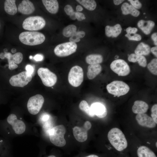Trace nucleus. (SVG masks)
I'll return each instance as SVG.
<instances>
[{"label": "nucleus", "mask_w": 157, "mask_h": 157, "mask_svg": "<svg viewBox=\"0 0 157 157\" xmlns=\"http://www.w3.org/2000/svg\"><path fill=\"white\" fill-rule=\"evenodd\" d=\"M108 138L111 144L118 151H121L127 147V142L124 134L117 128L110 130L108 134Z\"/></svg>", "instance_id": "f257e3e1"}, {"label": "nucleus", "mask_w": 157, "mask_h": 157, "mask_svg": "<svg viewBox=\"0 0 157 157\" xmlns=\"http://www.w3.org/2000/svg\"><path fill=\"white\" fill-rule=\"evenodd\" d=\"M20 41L26 45L34 46L41 44L44 41L45 37L42 33L37 31H25L19 36Z\"/></svg>", "instance_id": "f03ea898"}, {"label": "nucleus", "mask_w": 157, "mask_h": 157, "mask_svg": "<svg viewBox=\"0 0 157 157\" xmlns=\"http://www.w3.org/2000/svg\"><path fill=\"white\" fill-rule=\"evenodd\" d=\"M65 132V128L63 125H59L52 128L49 133L51 142L58 147L64 146L66 143L64 138Z\"/></svg>", "instance_id": "7ed1b4c3"}, {"label": "nucleus", "mask_w": 157, "mask_h": 157, "mask_svg": "<svg viewBox=\"0 0 157 157\" xmlns=\"http://www.w3.org/2000/svg\"><path fill=\"white\" fill-rule=\"evenodd\" d=\"M46 24L45 19L41 16H31L24 20L22 23V27L26 30L36 31L44 28Z\"/></svg>", "instance_id": "20e7f679"}, {"label": "nucleus", "mask_w": 157, "mask_h": 157, "mask_svg": "<svg viewBox=\"0 0 157 157\" xmlns=\"http://www.w3.org/2000/svg\"><path fill=\"white\" fill-rule=\"evenodd\" d=\"M106 89L110 94L114 97H119L127 94L130 90L129 85L124 82L120 81H114L106 86Z\"/></svg>", "instance_id": "39448f33"}, {"label": "nucleus", "mask_w": 157, "mask_h": 157, "mask_svg": "<svg viewBox=\"0 0 157 157\" xmlns=\"http://www.w3.org/2000/svg\"><path fill=\"white\" fill-rule=\"evenodd\" d=\"M77 48V45L76 43L69 41L57 45L54 49V52L58 56L66 57L75 53Z\"/></svg>", "instance_id": "423d86ee"}, {"label": "nucleus", "mask_w": 157, "mask_h": 157, "mask_svg": "<svg viewBox=\"0 0 157 157\" xmlns=\"http://www.w3.org/2000/svg\"><path fill=\"white\" fill-rule=\"evenodd\" d=\"M83 69L78 65L73 67L70 69L68 75V81L72 86L76 87L79 86L83 80Z\"/></svg>", "instance_id": "0eeeda50"}, {"label": "nucleus", "mask_w": 157, "mask_h": 157, "mask_svg": "<svg viewBox=\"0 0 157 157\" xmlns=\"http://www.w3.org/2000/svg\"><path fill=\"white\" fill-rule=\"evenodd\" d=\"M37 73L43 84L46 86L52 87L57 81V78L56 74L47 68H39L38 70Z\"/></svg>", "instance_id": "6e6552de"}, {"label": "nucleus", "mask_w": 157, "mask_h": 157, "mask_svg": "<svg viewBox=\"0 0 157 157\" xmlns=\"http://www.w3.org/2000/svg\"><path fill=\"white\" fill-rule=\"evenodd\" d=\"M32 78L31 74L23 71L12 76L9 80V82L12 86L23 87L31 81Z\"/></svg>", "instance_id": "1a4fd4ad"}, {"label": "nucleus", "mask_w": 157, "mask_h": 157, "mask_svg": "<svg viewBox=\"0 0 157 157\" xmlns=\"http://www.w3.org/2000/svg\"><path fill=\"white\" fill-rule=\"evenodd\" d=\"M44 101L43 96L40 94H37L30 97L27 104L29 113L33 115L37 114L41 109Z\"/></svg>", "instance_id": "9d476101"}, {"label": "nucleus", "mask_w": 157, "mask_h": 157, "mask_svg": "<svg viewBox=\"0 0 157 157\" xmlns=\"http://www.w3.org/2000/svg\"><path fill=\"white\" fill-rule=\"evenodd\" d=\"M110 68L114 72L119 76H126L131 71L128 63L122 59H117L113 61L110 65Z\"/></svg>", "instance_id": "9b49d317"}, {"label": "nucleus", "mask_w": 157, "mask_h": 157, "mask_svg": "<svg viewBox=\"0 0 157 157\" xmlns=\"http://www.w3.org/2000/svg\"><path fill=\"white\" fill-rule=\"evenodd\" d=\"M7 121L11 125L15 133L18 135L24 133L26 130V125L22 120L17 119V116L14 114L10 115L7 117Z\"/></svg>", "instance_id": "f8f14e48"}, {"label": "nucleus", "mask_w": 157, "mask_h": 157, "mask_svg": "<svg viewBox=\"0 0 157 157\" xmlns=\"http://www.w3.org/2000/svg\"><path fill=\"white\" fill-rule=\"evenodd\" d=\"M3 54V58H6L8 63V68L13 70L17 68L18 66L17 64H20L23 59L22 54L20 52L15 53L13 55L9 52H4Z\"/></svg>", "instance_id": "ddd939ff"}, {"label": "nucleus", "mask_w": 157, "mask_h": 157, "mask_svg": "<svg viewBox=\"0 0 157 157\" xmlns=\"http://www.w3.org/2000/svg\"><path fill=\"white\" fill-rule=\"evenodd\" d=\"M135 118L138 123L142 126L153 128L156 124L151 117L145 113L137 114Z\"/></svg>", "instance_id": "4468645a"}, {"label": "nucleus", "mask_w": 157, "mask_h": 157, "mask_svg": "<svg viewBox=\"0 0 157 157\" xmlns=\"http://www.w3.org/2000/svg\"><path fill=\"white\" fill-rule=\"evenodd\" d=\"M18 11L24 15H30L35 10L33 3L28 0H23L20 3L17 8Z\"/></svg>", "instance_id": "2eb2a0df"}, {"label": "nucleus", "mask_w": 157, "mask_h": 157, "mask_svg": "<svg viewBox=\"0 0 157 157\" xmlns=\"http://www.w3.org/2000/svg\"><path fill=\"white\" fill-rule=\"evenodd\" d=\"M90 108L92 113L99 118H103L107 115V111L106 108L101 103H94L91 105Z\"/></svg>", "instance_id": "dca6fc26"}, {"label": "nucleus", "mask_w": 157, "mask_h": 157, "mask_svg": "<svg viewBox=\"0 0 157 157\" xmlns=\"http://www.w3.org/2000/svg\"><path fill=\"white\" fill-rule=\"evenodd\" d=\"M155 25L154 22L150 20L145 21L141 19L139 20L137 23L138 27L147 35L151 33Z\"/></svg>", "instance_id": "f3484780"}, {"label": "nucleus", "mask_w": 157, "mask_h": 157, "mask_svg": "<svg viewBox=\"0 0 157 157\" xmlns=\"http://www.w3.org/2000/svg\"><path fill=\"white\" fill-rule=\"evenodd\" d=\"M148 105L145 101L137 100L134 103L132 110L135 114H140L146 113L149 109Z\"/></svg>", "instance_id": "a211bd4d"}, {"label": "nucleus", "mask_w": 157, "mask_h": 157, "mask_svg": "<svg viewBox=\"0 0 157 157\" xmlns=\"http://www.w3.org/2000/svg\"><path fill=\"white\" fill-rule=\"evenodd\" d=\"M122 28L119 24H117L113 26H106L105 28V34L108 37H117L121 33Z\"/></svg>", "instance_id": "6ab92c4d"}, {"label": "nucleus", "mask_w": 157, "mask_h": 157, "mask_svg": "<svg viewBox=\"0 0 157 157\" xmlns=\"http://www.w3.org/2000/svg\"><path fill=\"white\" fill-rule=\"evenodd\" d=\"M73 133L75 139L79 142H84L87 139V131L83 128L75 126L73 128Z\"/></svg>", "instance_id": "aec40b11"}, {"label": "nucleus", "mask_w": 157, "mask_h": 157, "mask_svg": "<svg viewBox=\"0 0 157 157\" xmlns=\"http://www.w3.org/2000/svg\"><path fill=\"white\" fill-rule=\"evenodd\" d=\"M42 3L46 10L52 14L56 13L58 10L59 6L56 0H42Z\"/></svg>", "instance_id": "412c9836"}, {"label": "nucleus", "mask_w": 157, "mask_h": 157, "mask_svg": "<svg viewBox=\"0 0 157 157\" xmlns=\"http://www.w3.org/2000/svg\"><path fill=\"white\" fill-rule=\"evenodd\" d=\"M102 69V67L99 64L90 65L87 73L88 78L90 80L93 79L101 72Z\"/></svg>", "instance_id": "4be33fe9"}, {"label": "nucleus", "mask_w": 157, "mask_h": 157, "mask_svg": "<svg viewBox=\"0 0 157 157\" xmlns=\"http://www.w3.org/2000/svg\"><path fill=\"white\" fill-rule=\"evenodd\" d=\"M121 9L122 14L124 15L131 14L134 17H137L140 14L139 10L127 2L124 3L122 4Z\"/></svg>", "instance_id": "5701e85b"}, {"label": "nucleus", "mask_w": 157, "mask_h": 157, "mask_svg": "<svg viewBox=\"0 0 157 157\" xmlns=\"http://www.w3.org/2000/svg\"><path fill=\"white\" fill-rule=\"evenodd\" d=\"M15 0H6L4 3V9L5 12L9 15H14L17 12V9Z\"/></svg>", "instance_id": "b1692460"}, {"label": "nucleus", "mask_w": 157, "mask_h": 157, "mask_svg": "<svg viewBox=\"0 0 157 157\" xmlns=\"http://www.w3.org/2000/svg\"><path fill=\"white\" fill-rule=\"evenodd\" d=\"M128 59L129 61L133 63L138 62L139 65L144 67L147 65L146 59L143 56L131 53L129 56Z\"/></svg>", "instance_id": "393cba45"}, {"label": "nucleus", "mask_w": 157, "mask_h": 157, "mask_svg": "<svg viewBox=\"0 0 157 157\" xmlns=\"http://www.w3.org/2000/svg\"><path fill=\"white\" fill-rule=\"evenodd\" d=\"M151 48L148 45L144 42L139 44L135 50V54L139 55H147L150 52Z\"/></svg>", "instance_id": "a878e982"}, {"label": "nucleus", "mask_w": 157, "mask_h": 157, "mask_svg": "<svg viewBox=\"0 0 157 157\" xmlns=\"http://www.w3.org/2000/svg\"><path fill=\"white\" fill-rule=\"evenodd\" d=\"M138 157H157L155 154L149 148L144 146L140 147L137 150Z\"/></svg>", "instance_id": "bb28decb"}, {"label": "nucleus", "mask_w": 157, "mask_h": 157, "mask_svg": "<svg viewBox=\"0 0 157 157\" xmlns=\"http://www.w3.org/2000/svg\"><path fill=\"white\" fill-rule=\"evenodd\" d=\"M86 62L90 65L99 64L103 61L102 56L99 54H91L85 58Z\"/></svg>", "instance_id": "cd10ccee"}, {"label": "nucleus", "mask_w": 157, "mask_h": 157, "mask_svg": "<svg viewBox=\"0 0 157 157\" xmlns=\"http://www.w3.org/2000/svg\"><path fill=\"white\" fill-rule=\"evenodd\" d=\"M76 1L89 10H94L97 7V3L94 0H77Z\"/></svg>", "instance_id": "c85d7f7f"}, {"label": "nucleus", "mask_w": 157, "mask_h": 157, "mask_svg": "<svg viewBox=\"0 0 157 157\" xmlns=\"http://www.w3.org/2000/svg\"><path fill=\"white\" fill-rule=\"evenodd\" d=\"M77 27L74 24H70L65 27L63 31V34L66 37H70L76 31Z\"/></svg>", "instance_id": "c756f323"}, {"label": "nucleus", "mask_w": 157, "mask_h": 157, "mask_svg": "<svg viewBox=\"0 0 157 157\" xmlns=\"http://www.w3.org/2000/svg\"><path fill=\"white\" fill-rule=\"evenodd\" d=\"M79 107L81 110L85 112L89 116L93 117L94 115L92 112L90 108L85 100L82 101L79 104Z\"/></svg>", "instance_id": "7c9ffc66"}, {"label": "nucleus", "mask_w": 157, "mask_h": 157, "mask_svg": "<svg viewBox=\"0 0 157 157\" xmlns=\"http://www.w3.org/2000/svg\"><path fill=\"white\" fill-rule=\"evenodd\" d=\"M147 67L149 71L153 74L157 75V59H152L147 65Z\"/></svg>", "instance_id": "2f4dec72"}, {"label": "nucleus", "mask_w": 157, "mask_h": 157, "mask_svg": "<svg viewBox=\"0 0 157 157\" xmlns=\"http://www.w3.org/2000/svg\"><path fill=\"white\" fill-rule=\"evenodd\" d=\"M151 118L155 123H157V104H155L153 105L151 108Z\"/></svg>", "instance_id": "473e14b6"}, {"label": "nucleus", "mask_w": 157, "mask_h": 157, "mask_svg": "<svg viewBox=\"0 0 157 157\" xmlns=\"http://www.w3.org/2000/svg\"><path fill=\"white\" fill-rule=\"evenodd\" d=\"M125 36L127 37L129 40H131L139 41L141 40L142 39L141 35L136 33L133 34V35L126 34L125 35Z\"/></svg>", "instance_id": "72a5a7b5"}, {"label": "nucleus", "mask_w": 157, "mask_h": 157, "mask_svg": "<svg viewBox=\"0 0 157 157\" xmlns=\"http://www.w3.org/2000/svg\"><path fill=\"white\" fill-rule=\"evenodd\" d=\"M128 1L134 8L136 9L140 8L142 7V4L138 0H128Z\"/></svg>", "instance_id": "f704fd0d"}, {"label": "nucleus", "mask_w": 157, "mask_h": 157, "mask_svg": "<svg viewBox=\"0 0 157 157\" xmlns=\"http://www.w3.org/2000/svg\"><path fill=\"white\" fill-rule=\"evenodd\" d=\"M64 10L66 14L69 16L70 15L74 12L72 7L69 5H66L64 7Z\"/></svg>", "instance_id": "c9c22d12"}, {"label": "nucleus", "mask_w": 157, "mask_h": 157, "mask_svg": "<svg viewBox=\"0 0 157 157\" xmlns=\"http://www.w3.org/2000/svg\"><path fill=\"white\" fill-rule=\"evenodd\" d=\"M76 19L79 21H81L85 19V15L83 13L80 12H75Z\"/></svg>", "instance_id": "e433bc0d"}, {"label": "nucleus", "mask_w": 157, "mask_h": 157, "mask_svg": "<svg viewBox=\"0 0 157 157\" xmlns=\"http://www.w3.org/2000/svg\"><path fill=\"white\" fill-rule=\"evenodd\" d=\"M126 31L127 34H135L138 31V29L135 27H129L126 29Z\"/></svg>", "instance_id": "4c0bfd02"}, {"label": "nucleus", "mask_w": 157, "mask_h": 157, "mask_svg": "<svg viewBox=\"0 0 157 157\" xmlns=\"http://www.w3.org/2000/svg\"><path fill=\"white\" fill-rule=\"evenodd\" d=\"M69 42L76 43L79 42L80 41V39L79 38L75 33L69 37Z\"/></svg>", "instance_id": "58836bf2"}, {"label": "nucleus", "mask_w": 157, "mask_h": 157, "mask_svg": "<svg viewBox=\"0 0 157 157\" xmlns=\"http://www.w3.org/2000/svg\"><path fill=\"white\" fill-rule=\"evenodd\" d=\"M25 69L26 72L31 74L32 75L33 74L34 71V67L31 65H27L25 67Z\"/></svg>", "instance_id": "ea45409f"}, {"label": "nucleus", "mask_w": 157, "mask_h": 157, "mask_svg": "<svg viewBox=\"0 0 157 157\" xmlns=\"http://www.w3.org/2000/svg\"><path fill=\"white\" fill-rule=\"evenodd\" d=\"M75 33L77 37L80 39L83 38L85 34V32L83 31H76Z\"/></svg>", "instance_id": "a19ab883"}, {"label": "nucleus", "mask_w": 157, "mask_h": 157, "mask_svg": "<svg viewBox=\"0 0 157 157\" xmlns=\"http://www.w3.org/2000/svg\"><path fill=\"white\" fill-rule=\"evenodd\" d=\"M91 124L89 121L85 122L83 125V128L87 131L89 130L91 127Z\"/></svg>", "instance_id": "79ce46f5"}, {"label": "nucleus", "mask_w": 157, "mask_h": 157, "mask_svg": "<svg viewBox=\"0 0 157 157\" xmlns=\"http://www.w3.org/2000/svg\"><path fill=\"white\" fill-rule=\"evenodd\" d=\"M43 55L38 54L35 55L34 57V59L36 61H41L43 59Z\"/></svg>", "instance_id": "37998d69"}, {"label": "nucleus", "mask_w": 157, "mask_h": 157, "mask_svg": "<svg viewBox=\"0 0 157 157\" xmlns=\"http://www.w3.org/2000/svg\"><path fill=\"white\" fill-rule=\"evenodd\" d=\"M151 38L154 42V44L157 46V33H155L151 35Z\"/></svg>", "instance_id": "c03bdc74"}, {"label": "nucleus", "mask_w": 157, "mask_h": 157, "mask_svg": "<svg viewBox=\"0 0 157 157\" xmlns=\"http://www.w3.org/2000/svg\"><path fill=\"white\" fill-rule=\"evenodd\" d=\"M150 51L156 57H157V46L152 47Z\"/></svg>", "instance_id": "a18cd8bd"}, {"label": "nucleus", "mask_w": 157, "mask_h": 157, "mask_svg": "<svg viewBox=\"0 0 157 157\" xmlns=\"http://www.w3.org/2000/svg\"><path fill=\"white\" fill-rule=\"evenodd\" d=\"M124 0H114L113 1L114 4L116 5H118L122 3Z\"/></svg>", "instance_id": "49530a36"}, {"label": "nucleus", "mask_w": 157, "mask_h": 157, "mask_svg": "<svg viewBox=\"0 0 157 157\" xmlns=\"http://www.w3.org/2000/svg\"><path fill=\"white\" fill-rule=\"evenodd\" d=\"M83 10L82 7L80 5H78L76 7V12H80L82 11Z\"/></svg>", "instance_id": "de8ad7c7"}, {"label": "nucleus", "mask_w": 157, "mask_h": 157, "mask_svg": "<svg viewBox=\"0 0 157 157\" xmlns=\"http://www.w3.org/2000/svg\"><path fill=\"white\" fill-rule=\"evenodd\" d=\"M70 18L72 20H75L76 19V15L74 12L69 16Z\"/></svg>", "instance_id": "09e8293b"}, {"label": "nucleus", "mask_w": 157, "mask_h": 157, "mask_svg": "<svg viewBox=\"0 0 157 157\" xmlns=\"http://www.w3.org/2000/svg\"><path fill=\"white\" fill-rule=\"evenodd\" d=\"M85 157H99L97 155H94V154H92L90 155H89V156H87Z\"/></svg>", "instance_id": "8fccbe9b"}, {"label": "nucleus", "mask_w": 157, "mask_h": 157, "mask_svg": "<svg viewBox=\"0 0 157 157\" xmlns=\"http://www.w3.org/2000/svg\"><path fill=\"white\" fill-rule=\"evenodd\" d=\"M11 51L12 53H15L16 52V49L15 48H13L11 49Z\"/></svg>", "instance_id": "3c124183"}, {"label": "nucleus", "mask_w": 157, "mask_h": 157, "mask_svg": "<svg viewBox=\"0 0 157 157\" xmlns=\"http://www.w3.org/2000/svg\"><path fill=\"white\" fill-rule=\"evenodd\" d=\"M47 157H56V156L53 155H51L48 156Z\"/></svg>", "instance_id": "603ef678"}, {"label": "nucleus", "mask_w": 157, "mask_h": 157, "mask_svg": "<svg viewBox=\"0 0 157 157\" xmlns=\"http://www.w3.org/2000/svg\"><path fill=\"white\" fill-rule=\"evenodd\" d=\"M29 58H30V59H31V58H32V56H30V57H29Z\"/></svg>", "instance_id": "864d4df0"}, {"label": "nucleus", "mask_w": 157, "mask_h": 157, "mask_svg": "<svg viewBox=\"0 0 157 157\" xmlns=\"http://www.w3.org/2000/svg\"><path fill=\"white\" fill-rule=\"evenodd\" d=\"M156 147H157V142H156Z\"/></svg>", "instance_id": "5fc2aeb1"}, {"label": "nucleus", "mask_w": 157, "mask_h": 157, "mask_svg": "<svg viewBox=\"0 0 157 157\" xmlns=\"http://www.w3.org/2000/svg\"></svg>", "instance_id": "6e6d98bb"}]
</instances>
